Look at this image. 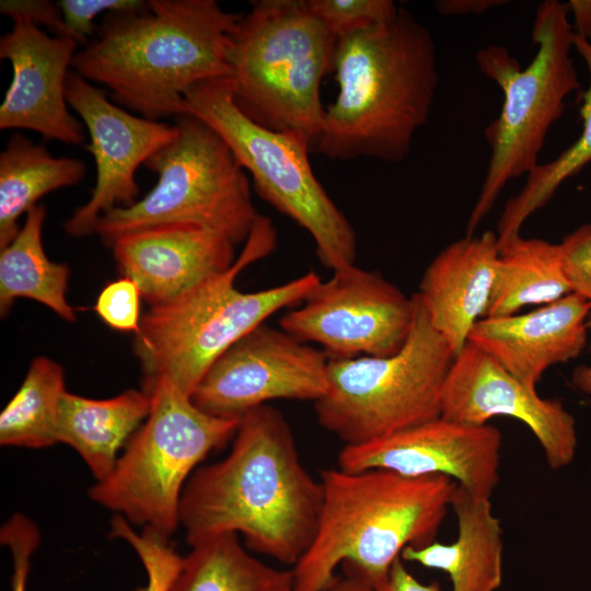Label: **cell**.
Listing matches in <instances>:
<instances>
[{
	"instance_id": "20",
	"label": "cell",
	"mask_w": 591,
	"mask_h": 591,
	"mask_svg": "<svg viewBox=\"0 0 591 591\" xmlns=\"http://www.w3.org/2000/svg\"><path fill=\"white\" fill-rule=\"evenodd\" d=\"M498 257L496 233L466 235L443 248L422 275L417 296L454 358L485 316Z\"/></svg>"
},
{
	"instance_id": "30",
	"label": "cell",
	"mask_w": 591,
	"mask_h": 591,
	"mask_svg": "<svg viewBox=\"0 0 591 591\" xmlns=\"http://www.w3.org/2000/svg\"><path fill=\"white\" fill-rule=\"evenodd\" d=\"M310 12L337 38L394 18L392 0H305Z\"/></svg>"
},
{
	"instance_id": "33",
	"label": "cell",
	"mask_w": 591,
	"mask_h": 591,
	"mask_svg": "<svg viewBox=\"0 0 591 591\" xmlns=\"http://www.w3.org/2000/svg\"><path fill=\"white\" fill-rule=\"evenodd\" d=\"M40 540L37 526L21 513L12 514L2 525L0 541L10 549L13 564L12 591H26L31 558Z\"/></svg>"
},
{
	"instance_id": "36",
	"label": "cell",
	"mask_w": 591,
	"mask_h": 591,
	"mask_svg": "<svg viewBox=\"0 0 591 591\" xmlns=\"http://www.w3.org/2000/svg\"><path fill=\"white\" fill-rule=\"evenodd\" d=\"M383 591H441L440 584L436 581L422 583L410 573L402 558L392 565L387 583Z\"/></svg>"
},
{
	"instance_id": "4",
	"label": "cell",
	"mask_w": 591,
	"mask_h": 591,
	"mask_svg": "<svg viewBox=\"0 0 591 591\" xmlns=\"http://www.w3.org/2000/svg\"><path fill=\"white\" fill-rule=\"evenodd\" d=\"M320 480L318 525L291 569L294 591H323L338 566L383 591L406 547L434 542L457 487L445 475L406 476L383 468H327Z\"/></svg>"
},
{
	"instance_id": "22",
	"label": "cell",
	"mask_w": 591,
	"mask_h": 591,
	"mask_svg": "<svg viewBox=\"0 0 591 591\" xmlns=\"http://www.w3.org/2000/svg\"><path fill=\"white\" fill-rule=\"evenodd\" d=\"M151 395L127 390L111 398L95 399L65 392L59 410V443L71 447L96 482L114 471L121 449L147 419Z\"/></svg>"
},
{
	"instance_id": "6",
	"label": "cell",
	"mask_w": 591,
	"mask_h": 591,
	"mask_svg": "<svg viewBox=\"0 0 591 591\" xmlns=\"http://www.w3.org/2000/svg\"><path fill=\"white\" fill-rule=\"evenodd\" d=\"M336 42L305 0L255 2L231 39L235 104L258 125L315 146L325 113L321 83L334 70Z\"/></svg>"
},
{
	"instance_id": "31",
	"label": "cell",
	"mask_w": 591,
	"mask_h": 591,
	"mask_svg": "<svg viewBox=\"0 0 591 591\" xmlns=\"http://www.w3.org/2000/svg\"><path fill=\"white\" fill-rule=\"evenodd\" d=\"M138 285L121 277L105 285L96 298L93 310L112 329L137 334L140 329V300Z\"/></svg>"
},
{
	"instance_id": "23",
	"label": "cell",
	"mask_w": 591,
	"mask_h": 591,
	"mask_svg": "<svg viewBox=\"0 0 591 591\" xmlns=\"http://www.w3.org/2000/svg\"><path fill=\"white\" fill-rule=\"evenodd\" d=\"M85 173L82 160L54 157L45 146L13 135L0 153V248L18 235L20 217L38 199L78 184Z\"/></svg>"
},
{
	"instance_id": "37",
	"label": "cell",
	"mask_w": 591,
	"mask_h": 591,
	"mask_svg": "<svg viewBox=\"0 0 591 591\" xmlns=\"http://www.w3.org/2000/svg\"><path fill=\"white\" fill-rule=\"evenodd\" d=\"M506 3L500 0H442L436 2V8L443 15L482 14L493 7Z\"/></svg>"
},
{
	"instance_id": "13",
	"label": "cell",
	"mask_w": 591,
	"mask_h": 591,
	"mask_svg": "<svg viewBox=\"0 0 591 591\" xmlns=\"http://www.w3.org/2000/svg\"><path fill=\"white\" fill-rule=\"evenodd\" d=\"M327 364L325 352L263 323L213 361L190 397L229 419L277 398L316 402L327 390Z\"/></svg>"
},
{
	"instance_id": "24",
	"label": "cell",
	"mask_w": 591,
	"mask_h": 591,
	"mask_svg": "<svg viewBox=\"0 0 591 591\" xmlns=\"http://www.w3.org/2000/svg\"><path fill=\"white\" fill-rule=\"evenodd\" d=\"M46 208L33 207L18 235L0 248V314L5 317L19 298L44 304L67 322L77 311L67 299L69 266L50 260L43 246Z\"/></svg>"
},
{
	"instance_id": "15",
	"label": "cell",
	"mask_w": 591,
	"mask_h": 591,
	"mask_svg": "<svg viewBox=\"0 0 591 591\" xmlns=\"http://www.w3.org/2000/svg\"><path fill=\"white\" fill-rule=\"evenodd\" d=\"M502 437L498 428L443 417L357 445H344L337 467L383 468L406 476L445 475L467 491L490 498L500 482Z\"/></svg>"
},
{
	"instance_id": "18",
	"label": "cell",
	"mask_w": 591,
	"mask_h": 591,
	"mask_svg": "<svg viewBox=\"0 0 591 591\" xmlns=\"http://www.w3.org/2000/svg\"><path fill=\"white\" fill-rule=\"evenodd\" d=\"M235 246L227 236L188 222L140 229L111 245L119 273L138 285L148 306L228 270L236 259Z\"/></svg>"
},
{
	"instance_id": "26",
	"label": "cell",
	"mask_w": 591,
	"mask_h": 591,
	"mask_svg": "<svg viewBox=\"0 0 591 591\" xmlns=\"http://www.w3.org/2000/svg\"><path fill=\"white\" fill-rule=\"evenodd\" d=\"M190 547L172 591H294L292 570L253 557L237 534H222Z\"/></svg>"
},
{
	"instance_id": "27",
	"label": "cell",
	"mask_w": 591,
	"mask_h": 591,
	"mask_svg": "<svg viewBox=\"0 0 591 591\" xmlns=\"http://www.w3.org/2000/svg\"><path fill=\"white\" fill-rule=\"evenodd\" d=\"M65 372L56 361L37 356L0 415V444L42 449L59 443V410Z\"/></svg>"
},
{
	"instance_id": "10",
	"label": "cell",
	"mask_w": 591,
	"mask_h": 591,
	"mask_svg": "<svg viewBox=\"0 0 591 591\" xmlns=\"http://www.w3.org/2000/svg\"><path fill=\"white\" fill-rule=\"evenodd\" d=\"M184 114L199 118L223 139L251 173L257 194L311 235L325 267L336 270L355 264V230L314 175L309 143L246 116L234 102L229 77L188 89Z\"/></svg>"
},
{
	"instance_id": "19",
	"label": "cell",
	"mask_w": 591,
	"mask_h": 591,
	"mask_svg": "<svg viewBox=\"0 0 591 591\" xmlns=\"http://www.w3.org/2000/svg\"><path fill=\"white\" fill-rule=\"evenodd\" d=\"M590 311L591 303L571 292L525 314L480 318L468 341L520 382L536 389L548 368L581 354Z\"/></svg>"
},
{
	"instance_id": "3",
	"label": "cell",
	"mask_w": 591,
	"mask_h": 591,
	"mask_svg": "<svg viewBox=\"0 0 591 591\" xmlns=\"http://www.w3.org/2000/svg\"><path fill=\"white\" fill-rule=\"evenodd\" d=\"M335 101L315 142L334 160L372 158L397 163L429 119L439 84L430 31L410 12L337 38Z\"/></svg>"
},
{
	"instance_id": "8",
	"label": "cell",
	"mask_w": 591,
	"mask_h": 591,
	"mask_svg": "<svg viewBox=\"0 0 591 591\" xmlns=\"http://www.w3.org/2000/svg\"><path fill=\"white\" fill-rule=\"evenodd\" d=\"M143 390L151 395L150 413L112 474L92 486L90 497L129 523L170 537L179 524L189 475L211 451L234 438L240 419L201 410L166 378Z\"/></svg>"
},
{
	"instance_id": "40",
	"label": "cell",
	"mask_w": 591,
	"mask_h": 591,
	"mask_svg": "<svg viewBox=\"0 0 591 591\" xmlns=\"http://www.w3.org/2000/svg\"><path fill=\"white\" fill-rule=\"evenodd\" d=\"M588 329H591V311L587 321ZM572 385L591 397V366H579L571 374Z\"/></svg>"
},
{
	"instance_id": "28",
	"label": "cell",
	"mask_w": 591,
	"mask_h": 591,
	"mask_svg": "<svg viewBox=\"0 0 591 591\" xmlns=\"http://www.w3.org/2000/svg\"><path fill=\"white\" fill-rule=\"evenodd\" d=\"M573 47L587 62L590 73V84L580 108L582 132L555 160L540 163L532 170L522 189L506 202L497 224L499 251L520 236V230L528 218L552 199L565 179L577 174L591 161V42L575 34Z\"/></svg>"
},
{
	"instance_id": "16",
	"label": "cell",
	"mask_w": 591,
	"mask_h": 591,
	"mask_svg": "<svg viewBox=\"0 0 591 591\" xmlns=\"http://www.w3.org/2000/svg\"><path fill=\"white\" fill-rule=\"evenodd\" d=\"M495 416L525 424L549 467L571 463L577 448L575 419L557 399L541 397L471 341L453 359L442 391L441 417L480 426Z\"/></svg>"
},
{
	"instance_id": "11",
	"label": "cell",
	"mask_w": 591,
	"mask_h": 591,
	"mask_svg": "<svg viewBox=\"0 0 591 591\" xmlns=\"http://www.w3.org/2000/svg\"><path fill=\"white\" fill-rule=\"evenodd\" d=\"M174 118L176 137L144 164L158 175L154 187L100 218L95 233L107 246L127 233L173 222L205 227L239 245L260 216L247 176L223 139L195 116Z\"/></svg>"
},
{
	"instance_id": "5",
	"label": "cell",
	"mask_w": 591,
	"mask_h": 591,
	"mask_svg": "<svg viewBox=\"0 0 591 591\" xmlns=\"http://www.w3.org/2000/svg\"><path fill=\"white\" fill-rule=\"evenodd\" d=\"M276 241L271 221L259 216L228 270L169 302L148 308L134 341L143 387L166 378L192 396L221 354L274 313L304 300L321 280L313 270L259 291L244 292L235 286L236 276L274 251Z\"/></svg>"
},
{
	"instance_id": "38",
	"label": "cell",
	"mask_w": 591,
	"mask_h": 591,
	"mask_svg": "<svg viewBox=\"0 0 591 591\" xmlns=\"http://www.w3.org/2000/svg\"><path fill=\"white\" fill-rule=\"evenodd\" d=\"M567 5L573 14V33L591 42V0H570Z\"/></svg>"
},
{
	"instance_id": "39",
	"label": "cell",
	"mask_w": 591,
	"mask_h": 591,
	"mask_svg": "<svg viewBox=\"0 0 591 591\" xmlns=\"http://www.w3.org/2000/svg\"><path fill=\"white\" fill-rule=\"evenodd\" d=\"M323 591H374V589L360 578L344 572V576H336Z\"/></svg>"
},
{
	"instance_id": "21",
	"label": "cell",
	"mask_w": 591,
	"mask_h": 591,
	"mask_svg": "<svg viewBox=\"0 0 591 591\" xmlns=\"http://www.w3.org/2000/svg\"><path fill=\"white\" fill-rule=\"evenodd\" d=\"M451 508L457 537L451 544L432 542L406 547L401 558L448 573L451 591H497L502 583V526L490 498L455 488Z\"/></svg>"
},
{
	"instance_id": "25",
	"label": "cell",
	"mask_w": 591,
	"mask_h": 591,
	"mask_svg": "<svg viewBox=\"0 0 591 591\" xmlns=\"http://www.w3.org/2000/svg\"><path fill=\"white\" fill-rule=\"evenodd\" d=\"M569 293L560 245L520 235L499 251L484 317L513 315L524 306L545 305Z\"/></svg>"
},
{
	"instance_id": "7",
	"label": "cell",
	"mask_w": 591,
	"mask_h": 591,
	"mask_svg": "<svg viewBox=\"0 0 591 591\" xmlns=\"http://www.w3.org/2000/svg\"><path fill=\"white\" fill-rule=\"evenodd\" d=\"M568 13L567 3L557 0L537 7L532 27L537 48L524 69L505 46L491 44L476 53L479 70L501 89L503 103L485 129L491 154L467 220V236L491 211L503 187L540 164L548 130L561 117L566 97L580 88L570 55L575 33Z\"/></svg>"
},
{
	"instance_id": "1",
	"label": "cell",
	"mask_w": 591,
	"mask_h": 591,
	"mask_svg": "<svg viewBox=\"0 0 591 591\" xmlns=\"http://www.w3.org/2000/svg\"><path fill=\"white\" fill-rule=\"evenodd\" d=\"M323 487L303 466L285 416L266 404L241 417L230 453L186 484L179 524L189 546L241 534L246 546L294 566L316 534Z\"/></svg>"
},
{
	"instance_id": "35",
	"label": "cell",
	"mask_w": 591,
	"mask_h": 591,
	"mask_svg": "<svg viewBox=\"0 0 591 591\" xmlns=\"http://www.w3.org/2000/svg\"><path fill=\"white\" fill-rule=\"evenodd\" d=\"M0 12L7 16L12 13L23 14L37 26L47 27L53 35L68 36L57 3L47 0H1Z\"/></svg>"
},
{
	"instance_id": "34",
	"label": "cell",
	"mask_w": 591,
	"mask_h": 591,
	"mask_svg": "<svg viewBox=\"0 0 591 591\" xmlns=\"http://www.w3.org/2000/svg\"><path fill=\"white\" fill-rule=\"evenodd\" d=\"M559 245L571 292L591 303V224L567 234Z\"/></svg>"
},
{
	"instance_id": "12",
	"label": "cell",
	"mask_w": 591,
	"mask_h": 591,
	"mask_svg": "<svg viewBox=\"0 0 591 591\" xmlns=\"http://www.w3.org/2000/svg\"><path fill=\"white\" fill-rule=\"evenodd\" d=\"M416 309V294L354 264L320 280L279 324L298 340L321 345L328 358L384 357L405 344Z\"/></svg>"
},
{
	"instance_id": "2",
	"label": "cell",
	"mask_w": 591,
	"mask_h": 591,
	"mask_svg": "<svg viewBox=\"0 0 591 591\" xmlns=\"http://www.w3.org/2000/svg\"><path fill=\"white\" fill-rule=\"evenodd\" d=\"M241 16L215 0H150L142 9L105 14L71 67L139 116L176 117L188 89L230 77Z\"/></svg>"
},
{
	"instance_id": "17",
	"label": "cell",
	"mask_w": 591,
	"mask_h": 591,
	"mask_svg": "<svg viewBox=\"0 0 591 591\" xmlns=\"http://www.w3.org/2000/svg\"><path fill=\"white\" fill-rule=\"evenodd\" d=\"M0 38V59L12 80L0 106V129H27L69 146L84 142L83 124L69 111L66 82L79 44L44 32L20 13Z\"/></svg>"
},
{
	"instance_id": "9",
	"label": "cell",
	"mask_w": 591,
	"mask_h": 591,
	"mask_svg": "<svg viewBox=\"0 0 591 591\" xmlns=\"http://www.w3.org/2000/svg\"><path fill=\"white\" fill-rule=\"evenodd\" d=\"M417 309L403 347L391 356L328 358L327 390L314 402L318 424L357 445L441 417L442 391L454 356Z\"/></svg>"
},
{
	"instance_id": "14",
	"label": "cell",
	"mask_w": 591,
	"mask_h": 591,
	"mask_svg": "<svg viewBox=\"0 0 591 591\" xmlns=\"http://www.w3.org/2000/svg\"><path fill=\"white\" fill-rule=\"evenodd\" d=\"M66 99L89 134L90 142L84 148L96 165L89 200L63 223L67 234L83 237L95 233L103 215L138 200L139 166L176 137L177 127L131 114L74 71L67 78Z\"/></svg>"
},
{
	"instance_id": "29",
	"label": "cell",
	"mask_w": 591,
	"mask_h": 591,
	"mask_svg": "<svg viewBox=\"0 0 591 591\" xmlns=\"http://www.w3.org/2000/svg\"><path fill=\"white\" fill-rule=\"evenodd\" d=\"M111 528V535L128 543L142 563L147 573L142 591H172L184 557L176 553L169 537L150 529L136 532L119 514L113 518Z\"/></svg>"
},
{
	"instance_id": "32",
	"label": "cell",
	"mask_w": 591,
	"mask_h": 591,
	"mask_svg": "<svg viewBox=\"0 0 591 591\" xmlns=\"http://www.w3.org/2000/svg\"><path fill=\"white\" fill-rule=\"evenodd\" d=\"M142 0H60L57 2L69 37L79 45H88L95 35L94 20L102 13L142 9Z\"/></svg>"
}]
</instances>
